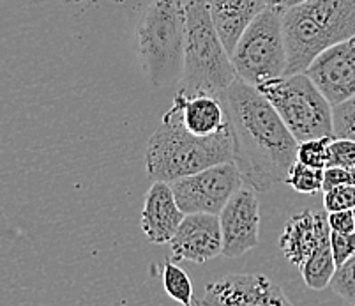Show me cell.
<instances>
[{
  "label": "cell",
  "instance_id": "obj_22",
  "mask_svg": "<svg viewBox=\"0 0 355 306\" xmlns=\"http://www.w3.org/2000/svg\"><path fill=\"white\" fill-rule=\"evenodd\" d=\"M331 287L345 301L355 303V253L341 266L336 267Z\"/></svg>",
  "mask_w": 355,
  "mask_h": 306
},
{
  "label": "cell",
  "instance_id": "obj_4",
  "mask_svg": "<svg viewBox=\"0 0 355 306\" xmlns=\"http://www.w3.org/2000/svg\"><path fill=\"white\" fill-rule=\"evenodd\" d=\"M186 8V53L179 91L193 96L207 92L221 98L223 92L239 78L212 24L205 0H189Z\"/></svg>",
  "mask_w": 355,
  "mask_h": 306
},
{
  "label": "cell",
  "instance_id": "obj_31",
  "mask_svg": "<svg viewBox=\"0 0 355 306\" xmlns=\"http://www.w3.org/2000/svg\"><path fill=\"white\" fill-rule=\"evenodd\" d=\"M352 211H354V220H355V207H354V209H352Z\"/></svg>",
  "mask_w": 355,
  "mask_h": 306
},
{
  "label": "cell",
  "instance_id": "obj_14",
  "mask_svg": "<svg viewBox=\"0 0 355 306\" xmlns=\"http://www.w3.org/2000/svg\"><path fill=\"white\" fill-rule=\"evenodd\" d=\"M331 237L327 212L302 211L292 216L285 225L279 248L290 264L301 266L316 248Z\"/></svg>",
  "mask_w": 355,
  "mask_h": 306
},
{
  "label": "cell",
  "instance_id": "obj_13",
  "mask_svg": "<svg viewBox=\"0 0 355 306\" xmlns=\"http://www.w3.org/2000/svg\"><path fill=\"white\" fill-rule=\"evenodd\" d=\"M186 212L179 207L170 182L154 181L145 195L141 230L154 244H166L175 236Z\"/></svg>",
  "mask_w": 355,
  "mask_h": 306
},
{
  "label": "cell",
  "instance_id": "obj_5",
  "mask_svg": "<svg viewBox=\"0 0 355 306\" xmlns=\"http://www.w3.org/2000/svg\"><path fill=\"white\" fill-rule=\"evenodd\" d=\"M138 56L154 87L179 82L186 53V8L180 0H153L137 25Z\"/></svg>",
  "mask_w": 355,
  "mask_h": 306
},
{
  "label": "cell",
  "instance_id": "obj_10",
  "mask_svg": "<svg viewBox=\"0 0 355 306\" xmlns=\"http://www.w3.org/2000/svg\"><path fill=\"white\" fill-rule=\"evenodd\" d=\"M198 306H290L282 287L266 275H228L211 282Z\"/></svg>",
  "mask_w": 355,
  "mask_h": 306
},
{
  "label": "cell",
  "instance_id": "obj_6",
  "mask_svg": "<svg viewBox=\"0 0 355 306\" xmlns=\"http://www.w3.org/2000/svg\"><path fill=\"white\" fill-rule=\"evenodd\" d=\"M297 142L334 137L332 106L306 73L285 75L257 87Z\"/></svg>",
  "mask_w": 355,
  "mask_h": 306
},
{
  "label": "cell",
  "instance_id": "obj_1",
  "mask_svg": "<svg viewBox=\"0 0 355 306\" xmlns=\"http://www.w3.org/2000/svg\"><path fill=\"white\" fill-rule=\"evenodd\" d=\"M230 122L234 161L246 185L267 192L285 182L297 161L299 142L267 98L237 78L221 96Z\"/></svg>",
  "mask_w": 355,
  "mask_h": 306
},
{
  "label": "cell",
  "instance_id": "obj_24",
  "mask_svg": "<svg viewBox=\"0 0 355 306\" xmlns=\"http://www.w3.org/2000/svg\"><path fill=\"white\" fill-rule=\"evenodd\" d=\"M329 167H343L355 169V140L348 138H336L331 144V160Z\"/></svg>",
  "mask_w": 355,
  "mask_h": 306
},
{
  "label": "cell",
  "instance_id": "obj_20",
  "mask_svg": "<svg viewBox=\"0 0 355 306\" xmlns=\"http://www.w3.org/2000/svg\"><path fill=\"white\" fill-rule=\"evenodd\" d=\"M334 137H320L311 138V140L299 142L297 147V161L313 169L325 170L331 160V144Z\"/></svg>",
  "mask_w": 355,
  "mask_h": 306
},
{
  "label": "cell",
  "instance_id": "obj_15",
  "mask_svg": "<svg viewBox=\"0 0 355 306\" xmlns=\"http://www.w3.org/2000/svg\"><path fill=\"white\" fill-rule=\"evenodd\" d=\"M173 103L179 108L180 121L184 128L198 137H209L219 131L227 130L228 122L227 108L223 105L219 96L200 92V94L188 96L182 91H177Z\"/></svg>",
  "mask_w": 355,
  "mask_h": 306
},
{
  "label": "cell",
  "instance_id": "obj_26",
  "mask_svg": "<svg viewBox=\"0 0 355 306\" xmlns=\"http://www.w3.org/2000/svg\"><path fill=\"white\" fill-rule=\"evenodd\" d=\"M327 221L331 230L334 232H355V220L352 209L327 212Z\"/></svg>",
  "mask_w": 355,
  "mask_h": 306
},
{
  "label": "cell",
  "instance_id": "obj_11",
  "mask_svg": "<svg viewBox=\"0 0 355 306\" xmlns=\"http://www.w3.org/2000/svg\"><path fill=\"white\" fill-rule=\"evenodd\" d=\"M304 73L331 106L355 96V35L318 53Z\"/></svg>",
  "mask_w": 355,
  "mask_h": 306
},
{
  "label": "cell",
  "instance_id": "obj_23",
  "mask_svg": "<svg viewBox=\"0 0 355 306\" xmlns=\"http://www.w3.org/2000/svg\"><path fill=\"white\" fill-rule=\"evenodd\" d=\"M324 207L327 212L355 207V185L347 182L324 192Z\"/></svg>",
  "mask_w": 355,
  "mask_h": 306
},
{
  "label": "cell",
  "instance_id": "obj_25",
  "mask_svg": "<svg viewBox=\"0 0 355 306\" xmlns=\"http://www.w3.org/2000/svg\"><path fill=\"white\" fill-rule=\"evenodd\" d=\"M331 250L336 267L355 253V232H334L331 230Z\"/></svg>",
  "mask_w": 355,
  "mask_h": 306
},
{
  "label": "cell",
  "instance_id": "obj_18",
  "mask_svg": "<svg viewBox=\"0 0 355 306\" xmlns=\"http://www.w3.org/2000/svg\"><path fill=\"white\" fill-rule=\"evenodd\" d=\"M163 285L164 291L173 301L180 303L184 306L195 305L193 299V283L191 278L182 267L177 266L172 260H164L163 266Z\"/></svg>",
  "mask_w": 355,
  "mask_h": 306
},
{
  "label": "cell",
  "instance_id": "obj_27",
  "mask_svg": "<svg viewBox=\"0 0 355 306\" xmlns=\"http://www.w3.org/2000/svg\"><path fill=\"white\" fill-rule=\"evenodd\" d=\"M350 181V170L343 169V167H327L324 170V185H322V192L336 188L340 185H347Z\"/></svg>",
  "mask_w": 355,
  "mask_h": 306
},
{
  "label": "cell",
  "instance_id": "obj_19",
  "mask_svg": "<svg viewBox=\"0 0 355 306\" xmlns=\"http://www.w3.org/2000/svg\"><path fill=\"white\" fill-rule=\"evenodd\" d=\"M285 182L292 186L295 192L304 193V195H316L322 192L324 185V170L313 169V167L304 165L301 161H295L286 176Z\"/></svg>",
  "mask_w": 355,
  "mask_h": 306
},
{
  "label": "cell",
  "instance_id": "obj_16",
  "mask_svg": "<svg viewBox=\"0 0 355 306\" xmlns=\"http://www.w3.org/2000/svg\"><path fill=\"white\" fill-rule=\"evenodd\" d=\"M205 4L228 53L248 25L267 8L266 0H205Z\"/></svg>",
  "mask_w": 355,
  "mask_h": 306
},
{
  "label": "cell",
  "instance_id": "obj_12",
  "mask_svg": "<svg viewBox=\"0 0 355 306\" xmlns=\"http://www.w3.org/2000/svg\"><path fill=\"white\" fill-rule=\"evenodd\" d=\"M175 260L205 264L223 253V234L219 214L189 212L184 214L175 236L170 239Z\"/></svg>",
  "mask_w": 355,
  "mask_h": 306
},
{
  "label": "cell",
  "instance_id": "obj_29",
  "mask_svg": "<svg viewBox=\"0 0 355 306\" xmlns=\"http://www.w3.org/2000/svg\"><path fill=\"white\" fill-rule=\"evenodd\" d=\"M299 2H304V0H286L285 9H286V8H290V6H295V4H299Z\"/></svg>",
  "mask_w": 355,
  "mask_h": 306
},
{
  "label": "cell",
  "instance_id": "obj_21",
  "mask_svg": "<svg viewBox=\"0 0 355 306\" xmlns=\"http://www.w3.org/2000/svg\"><path fill=\"white\" fill-rule=\"evenodd\" d=\"M332 126L336 138L355 140V96L332 106Z\"/></svg>",
  "mask_w": 355,
  "mask_h": 306
},
{
  "label": "cell",
  "instance_id": "obj_9",
  "mask_svg": "<svg viewBox=\"0 0 355 306\" xmlns=\"http://www.w3.org/2000/svg\"><path fill=\"white\" fill-rule=\"evenodd\" d=\"M223 234V253L228 259H239L260 243V204L257 189L244 185L232 195L219 212Z\"/></svg>",
  "mask_w": 355,
  "mask_h": 306
},
{
  "label": "cell",
  "instance_id": "obj_7",
  "mask_svg": "<svg viewBox=\"0 0 355 306\" xmlns=\"http://www.w3.org/2000/svg\"><path fill=\"white\" fill-rule=\"evenodd\" d=\"M283 12L266 8L239 37L230 53L235 73L250 85L258 87L286 75V44Z\"/></svg>",
  "mask_w": 355,
  "mask_h": 306
},
{
  "label": "cell",
  "instance_id": "obj_2",
  "mask_svg": "<svg viewBox=\"0 0 355 306\" xmlns=\"http://www.w3.org/2000/svg\"><path fill=\"white\" fill-rule=\"evenodd\" d=\"M234 161L230 126L209 137H198L184 128L175 103L148 138L145 170L154 181L172 182L218 163Z\"/></svg>",
  "mask_w": 355,
  "mask_h": 306
},
{
  "label": "cell",
  "instance_id": "obj_3",
  "mask_svg": "<svg viewBox=\"0 0 355 306\" xmlns=\"http://www.w3.org/2000/svg\"><path fill=\"white\" fill-rule=\"evenodd\" d=\"M286 75L304 73L318 53L355 35V0H304L282 15Z\"/></svg>",
  "mask_w": 355,
  "mask_h": 306
},
{
  "label": "cell",
  "instance_id": "obj_17",
  "mask_svg": "<svg viewBox=\"0 0 355 306\" xmlns=\"http://www.w3.org/2000/svg\"><path fill=\"white\" fill-rule=\"evenodd\" d=\"M302 280L311 291H324L331 285L336 271V262L331 250V237L313 251L311 255L299 266Z\"/></svg>",
  "mask_w": 355,
  "mask_h": 306
},
{
  "label": "cell",
  "instance_id": "obj_28",
  "mask_svg": "<svg viewBox=\"0 0 355 306\" xmlns=\"http://www.w3.org/2000/svg\"><path fill=\"white\" fill-rule=\"evenodd\" d=\"M266 4H267V8L274 9V11L283 12V11H285L286 0H266Z\"/></svg>",
  "mask_w": 355,
  "mask_h": 306
},
{
  "label": "cell",
  "instance_id": "obj_8",
  "mask_svg": "<svg viewBox=\"0 0 355 306\" xmlns=\"http://www.w3.org/2000/svg\"><path fill=\"white\" fill-rule=\"evenodd\" d=\"M242 185L244 179L235 161L218 163L170 182L177 204L186 214L189 212L219 214Z\"/></svg>",
  "mask_w": 355,
  "mask_h": 306
},
{
  "label": "cell",
  "instance_id": "obj_30",
  "mask_svg": "<svg viewBox=\"0 0 355 306\" xmlns=\"http://www.w3.org/2000/svg\"><path fill=\"white\" fill-rule=\"evenodd\" d=\"M350 170V181L352 185H355V169H348Z\"/></svg>",
  "mask_w": 355,
  "mask_h": 306
}]
</instances>
